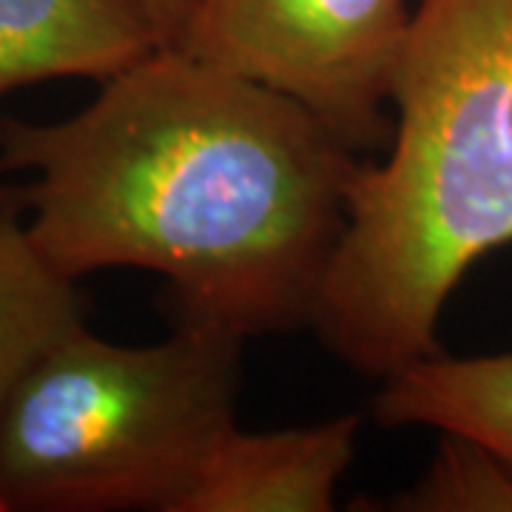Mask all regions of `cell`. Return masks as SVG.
I'll list each match as a JSON object with an SVG mask.
<instances>
[{
	"label": "cell",
	"mask_w": 512,
	"mask_h": 512,
	"mask_svg": "<svg viewBox=\"0 0 512 512\" xmlns=\"http://www.w3.org/2000/svg\"><path fill=\"white\" fill-rule=\"evenodd\" d=\"M365 154L291 97L160 46L55 123L0 120V188L69 279L146 271L174 322L311 328Z\"/></svg>",
	"instance_id": "obj_1"
},
{
	"label": "cell",
	"mask_w": 512,
	"mask_h": 512,
	"mask_svg": "<svg viewBox=\"0 0 512 512\" xmlns=\"http://www.w3.org/2000/svg\"><path fill=\"white\" fill-rule=\"evenodd\" d=\"M390 111L311 322L376 382L439 353L461 279L512 245V0H416Z\"/></svg>",
	"instance_id": "obj_2"
},
{
	"label": "cell",
	"mask_w": 512,
	"mask_h": 512,
	"mask_svg": "<svg viewBox=\"0 0 512 512\" xmlns=\"http://www.w3.org/2000/svg\"><path fill=\"white\" fill-rule=\"evenodd\" d=\"M242 348L200 322L151 345L63 336L0 410V512H180L237 427Z\"/></svg>",
	"instance_id": "obj_3"
},
{
	"label": "cell",
	"mask_w": 512,
	"mask_h": 512,
	"mask_svg": "<svg viewBox=\"0 0 512 512\" xmlns=\"http://www.w3.org/2000/svg\"><path fill=\"white\" fill-rule=\"evenodd\" d=\"M416 0H197L174 43L291 97L350 148H387Z\"/></svg>",
	"instance_id": "obj_4"
},
{
	"label": "cell",
	"mask_w": 512,
	"mask_h": 512,
	"mask_svg": "<svg viewBox=\"0 0 512 512\" xmlns=\"http://www.w3.org/2000/svg\"><path fill=\"white\" fill-rule=\"evenodd\" d=\"M359 433V413L265 433L234 427L208 456L180 512L333 510Z\"/></svg>",
	"instance_id": "obj_5"
},
{
	"label": "cell",
	"mask_w": 512,
	"mask_h": 512,
	"mask_svg": "<svg viewBox=\"0 0 512 512\" xmlns=\"http://www.w3.org/2000/svg\"><path fill=\"white\" fill-rule=\"evenodd\" d=\"M160 46L148 0H0V97L57 77L103 83Z\"/></svg>",
	"instance_id": "obj_6"
},
{
	"label": "cell",
	"mask_w": 512,
	"mask_h": 512,
	"mask_svg": "<svg viewBox=\"0 0 512 512\" xmlns=\"http://www.w3.org/2000/svg\"><path fill=\"white\" fill-rule=\"evenodd\" d=\"M370 413L382 427L467 436L512 467V350L424 356L384 376Z\"/></svg>",
	"instance_id": "obj_7"
},
{
	"label": "cell",
	"mask_w": 512,
	"mask_h": 512,
	"mask_svg": "<svg viewBox=\"0 0 512 512\" xmlns=\"http://www.w3.org/2000/svg\"><path fill=\"white\" fill-rule=\"evenodd\" d=\"M83 325L77 282L43 259L18 211L0 202V410L20 379Z\"/></svg>",
	"instance_id": "obj_8"
},
{
	"label": "cell",
	"mask_w": 512,
	"mask_h": 512,
	"mask_svg": "<svg viewBox=\"0 0 512 512\" xmlns=\"http://www.w3.org/2000/svg\"><path fill=\"white\" fill-rule=\"evenodd\" d=\"M439 450L421 476L387 498L396 512H512V467L484 444L439 433Z\"/></svg>",
	"instance_id": "obj_9"
},
{
	"label": "cell",
	"mask_w": 512,
	"mask_h": 512,
	"mask_svg": "<svg viewBox=\"0 0 512 512\" xmlns=\"http://www.w3.org/2000/svg\"><path fill=\"white\" fill-rule=\"evenodd\" d=\"M197 0H148L154 20L160 26V35H163L165 46H174L180 35H183L185 23L191 18V9H194Z\"/></svg>",
	"instance_id": "obj_10"
}]
</instances>
